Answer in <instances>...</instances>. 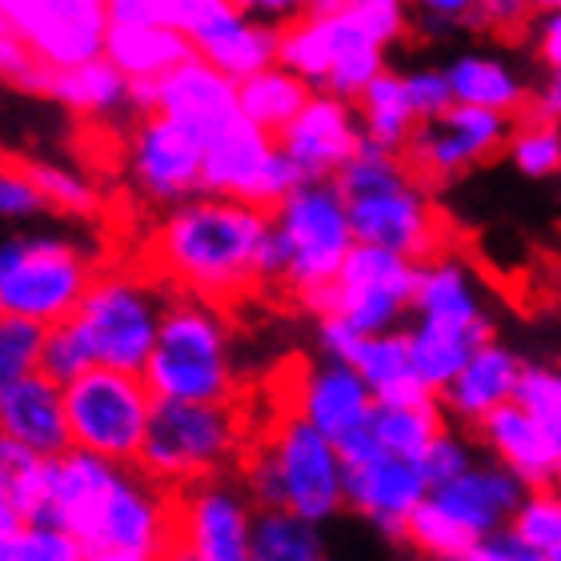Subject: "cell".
Instances as JSON below:
<instances>
[{
  "label": "cell",
  "instance_id": "44dd1931",
  "mask_svg": "<svg viewBox=\"0 0 561 561\" xmlns=\"http://www.w3.org/2000/svg\"><path fill=\"white\" fill-rule=\"evenodd\" d=\"M481 442L502 466H510L529 490L561 485V433L550 430L522 401H505L478 425Z\"/></svg>",
  "mask_w": 561,
  "mask_h": 561
},
{
  "label": "cell",
  "instance_id": "30bf717a",
  "mask_svg": "<svg viewBox=\"0 0 561 561\" xmlns=\"http://www.w3.org/2000/svg\"><path fill=\"white\" fill-rule=\"evenodd\" d=\"M152 405H157V393L145 386V377L108 369V365H93L65 386L72 445L125 461V466L140 461Z\"/></svg>",
  "mask_w": 561,
  "mask_h": 561
},
{
  "label": "cell",
  "instance_id": "836d02e7",
  "mask_svg": "<svg viewBox=\"0 0 561 561\" xmlns=\"http://www.w3.org/2000/svg\"><path fill=\"white\" fill-rule=\"evenodd\" d=\"M357 113H362L365 137L386 145L389 152H405L410 137L417 133L421 117L405 89V72H381L362 96H357Z\"/></svg>",
  "mask_w": 561,
  "mask_h": 561
},
{
  "label": "cell",
  "instance_id": "8fae6325",
  "mask_svg": "<svg viewBox=\"0 0 561 561\" xmlns=\"http://www.w3.org/2000/svg\"><path fill=\"white\" fill-rule=\"evenodd\" d=\"M510 137H514L510 113L454 101L442 117L421 121L401 157L425 185H445V181H454V176L497 157L510 145Z\"/></svg>",
  "mask_w": 561,
  "mask_h": 561
},
{
  "label": "cell",
  "instance_id": "d6986e66",
  "mask_svg": "<svg viewBox=\"0 0 561 561\" xmlns=\"http://www.w3.org/2000/svg\"><path fill=\"white\" fill-rule=\"evenodd\" d=\"M362 133L365 125L362 113H357V101L317 89L309 96V105L277 133V140L280 149L309 173V181H321V176H337L357 157Z\"/></svg>",
  "mask_w": 561,
  "mask_h": 561
},
{
  "label": "cell",
  "instance_id": "ffe728a7",
  "mask_svg": "<svg viewBox=\"0 0 561 561\" xmlns=\"http://www.w3.org/2000/svg\"><path fill=\"white\" fill-rule=\"evenodd\" d=\"M529 485L517 478L514 469L502 466L497 457L490 461H478V466H469L461 478L445 481V485H433L430 497L433 505L449 514L457 522V529L466 534L473 546H478L485 534L502 526H514L517 510L526 502Z\"/></svg>",
  "mask_w": 561,
  "mask_h": 561
},
{
  "label": "cell",
  "instance_id": "60d3db41",
  "mask_svg": "<svg viewBox=\"0 0 561 561\" xmlns=\"http://www.w3.org/2000/svg\"><path fill=\"white\" fill-rule=\"evenodd\" d=\"M0 561H84V550L69 529L24 522L16 534L0 538Z\"/></svg>",
  "mask_w": 561,
  "mask_h": 561
},
{
  "label": "cell",
  "instance_id": "1f68e13d",
  "mask_svg": "<svg viewBox=\"0 0 561 561\" xmlns=\"http://www.w3.org/2000/svg\"><path fill=\"white\" fill-rule=\"evenodd\" d=\"M369 430L377 433L386 454L421 461L425 449L433 445V437L445 430V405L437 393L421 401H377Z\"/></svg>",
  "mask_w": 561,
  "mask_h": 561
},
{
  "label": "cell",
  "instance_id": "f907efd6",
  "mask_svg": "<svg viewBox=\"0 0 561 561\" xmlns=\"http://www.w3.org/2000/svg\"><path fill=\"white\" fill-rule=\"evenodd\" d=\"M229 9H237V0H164V24L188 33V41H193L213 21H221Z\"/></svg>",
  "mask_w": 561,
  "mask_h": 561
},
{
  "label": "cell",
  "instance_id": "603a6c76",
  "mask_svg": "<svg viewBox=\"0 0 561 561\" xmlns=\"http://www.w3.org/2000/svg\"><path fill=\"white\" fill-rule=\"evenodd\" d=\"M413 321H425L433 329L466 333V337H493V321L481 301V285L466 261L454 253L421 261L417 297H413Z\"/></svg>",
  "mask_w": 561,
  "mask_h": 561
},
{
  "label": "cell",
  "instance_id": "680465c9",
  "mask_svg": "<svg viewBox=\"0 0 561 561\" xmlns=\"http://www.w3.org/2000/svg\"><path fill=\"white\" fill-rule=\"evenodd\" d=\"M534 9H538V12H550V9H561V0H534Z\"/></svg>",
  "mask_w": 561,
  "mask_h": 561
},
{
  "label": "cell",
  "instance_id": "e575fe53",
  "mask_svg": "<svg viewBox=\"0 0 561 561\" xmlns=\"http://www.w3.org/2000/svg\"><path fill=\"white\" fill-rule=\"evenodd\" d=\"M329 541L321 522L297 510H257L253 517V561H325Z\"/></svg>",
  "mask_w": 561,
  "mask_h": 561
},
{
  "label": "cell",
  "instance_id": "bcb514c9",
  "mask_svg": "<svg viewBox=\"0 0 561 561\" xmlns=\"http://www.w3.org/2000/svg\"><path fill=\"white\" fill-rule=\"evenodd\" d=\"M478 0H410L413 28L425 36H449L457 28H469Z\"/></svg>",
  "mask_w": 561,
  "mask_h": 561
},
{
  "label": "cell",
  "instance_id": "e0dca14e",
  "mask_svg": "<svg viewBox=\"0 0 561 561\" xmlns=\"http://www.w3.org/2000/svg\"><path fill=\"white\" fill-rule=\"evenodd\" d=\"M280 140L277 133L261 129L245 113H237L229 125L205 140V169H201V193L237 197L261 209H273V161Z\"/></svg>",
  "mask_w": 561,
  "mask_h": 561
},
{
  "label": "cell",
  "instance_id": "9f6ffc18",
  "mask_svg": "<svg viewBox=\"0 0 561 561\" xmlns=\"http://www.w3.org/2000/svg\"><path fill=\"white\" fill-rule=\"evenodd\" d=\"M237 4L273 24H289L297 16H309V9H313V0H237Z\"/></svg>",
  "mask_w": 561,
  "mask_h": 561
},
{
  "label": "cell",
  "instance_id": "52a82bcc",
  "mask_svg": "<svg viewBox=\"0 0 561 561\" xmlns=\"http://www.w3.org/2000/svg\"><path fill=\"white\" fill-rule=\"evenodd\" d=\"M169 305L173 297L157 280L133 277V273H105V277H93L72 313V325L84 333L96 365L145 374Z\"/></svg>",
  "mask_w": 561,
  "mask_h": 561
},
{
  "label": "cell",
  "instance_id": "4dcf8cb0",
  "mask_svg": "<svg viewBox=\"0 0 561 561\" xmlns=\"http://www.w3.org/2000/svg\"><path fill=\"white\" fill-rule=\"evenodd\" d=\"M357 374L369 381L377 401H421L430 398V389L421 386L413 374L410 337L405 329H389V333H365L362 350L353 357Z\"/></svg>",
  "mask_w": 561,
  "mask_h": 561
},
{
  "label": "cell",
  "instance_id": "277c9868",
  "mask_svg": "<svg viewBox=\"0 0 561 561\" xmlns=\"http://www.w3.org/2000/svg\"><path fill=\"white\" fill-rule=\"evenodd\" d=\"M140 377L157 398L233 401L237 369L229 350V321L217 301L201 293L173 297Z\"/></svg>",
  "mask_w": 561,
  "mask_h": 561
},
{
  "label": "cell",
  "instance_id": "8992f818",
  "mask_svg": "<svg viewBox=\"0 0 561 561\" xmlns=\"http://www.w3.org/2000/svg\"><path fill=\"white\" fill-rule=\"evenodd\" d=\"M93 257L60 233H16L0 245V313L60 325L93 285Z\"/></svg>",
  "mask_w": 561,
  "mask_h": 561
},
{
  "label": "cell",
  "instance_id": "ab89813d",
  "mask_svg": "<svg viewBox=\"0 0 561 561\" xmlns=\"http://www.w3.org/2000/svg\"><path fill=\"white\" fill-rule=\"evenodd\" d=\"M514 529L538 550L541 561H561V490H529Z\"/></svg>",
  "mask_w": 561,
  "mask_h": 561
},
{
  "label": "cell",
  "instance_id": "3957f363",
  "mask_svg": "<svg viewBox=\"0 0 561 561\" xmlns=\"http://www.w3.org/2000/svg\"><path fill=\"white\" fill-rule=\"evenodd\" d=\"M410 0L345 4L280 24V65L301 72L313 89L357 96L386 72V48L410 33Z\"/></svg>",
  "mask_w": 561,
  "mask_h": 561
},
{
  "label": "cell",
  "instance_id": "4316f807",
  "mask_svg": "<svg viewBox=\"0 0 561 561\" xmlns=\"http://www.w3.org/2000/svg\"><path fill=\"white\" fill-rule=\"evenodd\" d=\"M193 48L221 72H229L233 81H245L280 60V24L261 21L237 4L221 21H213L205 33L193 36Z\"/></svg>",
  "mask_w": 561,
  "mask_h": 561
},
{
  "label": "cell",
  "instance_id": "c3c4849f",
  "mask_svg": "<svg viewBox=\"0 0 561 561\" xmlns=\"http://www.w3.org/2000/svg\"><path fill=\"white\" fill-rule=\"evenodd\" d=\"M405 89H410V101L421 121L442 117L445 108L454 105V84H449L445 65L442 69H410L405 72Z\"/></svg>",
  "mask_w": 561,
  "mask_h": 561
},
{
  "label": "cell",
  "instance_id": "7c38bea8",
  "mask_svg": "<svg viewBox=\"0 0 561 561\" xmlns=\"http://www.w3.org/2000/svg\"><path fill=\"white\" fill-rule=\"evenodd\" d=\"M265 445L285 478V510H297L321 526L345 510V457L337 442L317 430L305 413L293 410L289 417H280Z\"/></svg>",
  "mask_w": 561,
  "mask_h": 561
},
{
  "label": "cell",
  "instance_id": "5b68a950",
  "mask_svg": "<svg viewBox=\"0 0 561 561\" xmlns=\"http://www.w3.org/2000/svg\"><path fill=\"white\" fill-rule=\"evenodd\" d=\"M241 454V417L229 401L157 398L137 466L164 485L217 478Z\"/></svg>",
  "mask_w": 561,
  "mask_h": 561
},
{
  "label": "cell",
  "instance_id": "7402d4cb",
  "mask_svg": "<svg viewBox=\"0 0 561 561\" xmlns=\"http://www.w3.org/2000/svg\"><path fill=\"white\" fill-rule=\"evenodd\" d=\"M0 437L28 445L41 457H60L72 449L65 386H57L41 369L16 381H0Z\"/></svg>",
  "mask_w": 561,
  "mask_h": 561
},
{
  "label": "cell",
  "instance_id": "6f0895ef",
  "mask_svg": "<svg viewBox=\"0 0 561 561\" xmlns=\"http://www.w3.org/2000/svg\"><path fill=\"white\" fill-rule=\"evenodd\" d=\"M529 117L561 125V69H546V81L529 93Z\"/></svg>",
  "mask_w": 561,
  "mask_h": 561
},
{
  "label": "cell",
  "instance_id": "f5cc1de1",
  "mask_svg": "<svg viewBox=\"0 0 561 561\" xmlns=\"http://www.w3.org/2000/svg\"><path fill=\"white\" fill-rule=\"evenodd\" d=\"M469 561H541V558L514 526H502V529H493V534H485V538L469 550Z\"/></svg>",
  "mask_w": 561,
  "mask_h": 561
},
{
  "label": "cell",
  "instance_id": "ee69618b",
  "mask_svg": "<svg viewBox=\"0 0 561 561\" xmlns=\"http://www.w3.org/2000/svg\"><path fill=\"white\" fill-rule=\"evenodd\" d=\"M469 466H478V454H473V445L466 437H457V433L442 430L433 437V445L425 449L421 457V473L430 478V490L433 485H445V481L461 478Z\"/></svg>",
  "mask_w": 561,
  "mask_h": 561
},
{
  "label": "cell",
  "instance_id": "11a10c76",
  "mask_svg": "<svg viewBox=\"0 0 561 561\" xmlns=\"http://www.w3.org/2000/svg\"><path fill=\"white\" fill-rule=\"evenodd\" d=\"M529 41L546 69H561V9L538 12V21L529 24Z\"/></svg>",
  "mask_w": 561,
  "mask_h": 561
},
{
  "label": "cell",
  "instance_id": "74e56055",
  "mask_svg": "<svg viewBox=\"0 0 561 561\" xmlns=\"http://www.w3.org/2000/svg\"><path fill=\"white\" fill-rule=\"evenodd\" d=\"M28 169L41 193H45L48 209L53 213H65V217H93L101 209V197H96V188L84 181L81 173H72L65 164H53V161H21Z\"/></svg>",
  "mask_w": 561,
  "mask_h": 561
},
{
  "label": "cell",
  "instance_id": "f546056e",
  "mask_svg": "<svg viewBox=\"0 0 561 561\" xmlns=\"http://www.w3.org/2000/svg\"><path fill=\"white\" fill-rule=\"evenodd\" d=\"M445 72L454 84V101H461V105L497 108V113L517 117L529 101V84L522 81V72L493 53H457L445 65Z\"/></svg>",
  "mask_w": 561,
  "mask_h": 561
},
{
  "label": "cell",
  "instance_id": "6da1fadb",
  "mask_svg": "<svg viewBox=\"0 0 561 561\" xmlns=\"http://www.w3.org/2000/svg\"><path fill=\"white\" fill-rule=\"evenodd\" d=\"M53 493L36 526H60L84 561H157L176 553V502L140 466L72 445L53 457Z\"/></svg>",
  "mask_w": 561,
  "mask_h": 561
},
{
  "label": "cell",
  "instance_id": "f35d334b",
  "mask_svg": "<svg viewBox=\"0 0 561 561\" xmlns=\"http://www.w3.org/2000/svg\"><path fill=\"white\" fill-rule=\"evenodd\" d=\"M45 337H48L45 321L0 313V381H16L24 374H36L41 369Z\"/></svg>",
  "mask_w": 561,
  "mask_h": 561
},
{
  "label": "cell",
  "instance_id": "ba28073f",
  "mask_svg": "<svg viewBox=\"0 0 561 561\" xmlns=\"http://www.w3.org/2000/svg\"><path fill=\"white\" fill-rule=\"evenodd\" d=\"M421 261L410 253L386 245L357 241L341 273L329 285L301 297L317 317L341 313L362 333H389L401 329L405 317H413V297H417Z\"/></svg>",
  "mask_w": 561,
  "mask_h": 561
},
{
  "label": "cell",
  "instance_id": "5bb4252c",
  "mask_svg": "<svg viewBox=\"0 0 561 561\" xmlns=\"http://www.w3.org/2000/svg\"><path fill=\"white\" fill-rule=\"evenodd\" d=\"M257 502L245 481L201 478L176 497V553L193 561H253Z\"/></svg>",
  "mask_w": 561,
  "mask_h": 561
},
{
  "label": "cell",
  "instance_id": "d4e9b609",
  "mask_svg": "<svg viewBox=\"0 0 561 561\" xmlns=\"http://www.w3.org/2000/svg\"><path fill=\"white\" fill-rule=\"evenodd\" d=\"M374 389L357 374V365L337 362V357H321L309 365L297 381V401H293V410L305 413L333 442L362 430L365 421L374 417Z\"/></svg>",
  "mask_w": 561,
  "mask_h": 561
},
{
  "label": "cell",
  "instance_id": "d590c367",
  "mask_svg": "<svg viewBox=\"0 0 561 561\" xmlns=\"http://www.w3.org/2000/svg\"><path fill=\"white\" fill-rule=\"evenodd\" d=\"M410 337V357H413V374L430 393L442 398L445 386L454 381L473 353L485 345L481 337H466V333H449V329H433L425 321H410L405 329ZM493 341V337H490Z\"/></svg>",
  "mask_w": 561,
  "mask_h": 561
},
{
  "label": "cell",
  "instance_id": "db71d44e",
  "mask_svg": "<svg viewBox=\"0 0 561 561\" xmlns=\"http://www.w3.org/2000/svg\"><path fill=\"white\" fill-rule=\"evenodd\" d=\"M285 280H289V245L270 221L257 245V285H285Z\"/></svg>",
  "mask_w": 561,
  "mask_h": 561
},
{
  "label": "cell",
  "instance_id": "f6af8a7d",
  "mask_svg": "<svg viewBox=\"0 0 561 561\" xmlns=\"http://www.w3.org/2000/svg\"><path fill=\"white\" fill-rule=\"evenodd\" d=\"M529 413H538L550 430L561 433V369H546V365H526L517 398Z\"/></svg>",
  "mask_w": 561,
  "mask_h": 561
},
{
  "label": "cell",
  "instance_id": "ac0fdd59",
  "mask_svg": "<svg viewBox=\"0 0 561 561\" xmlns=\"http://www.w3.org/2000/svg\"><path fill=\"white\" fill-rule=\"evenodd\" d=\"M430 478L421 473V461L398 454H381L374 461L345 466V510L389 541H405L413 510L425 502Z\"/></svg>",
  "mask_w": 561,
  "mask_h": 561
},
{
  "label": "cell",
  "instance_id": "8d00e7d4",
  "mask_svg": "<svg viewBox=\"0 0 561 561\" xmlns=\"http://www.w3.org/2000/svg\"><path fill=\"white\" fill-rule=\"evenodd\" d=\"M505 157L529 181H546L561 173V125L558 121L529 117L514 125V137L505 145Z\"/></svg>",
  "mask_w": 561,
  "mask_h": 561
},
{
  "label": "cell",
  "instance_id": "7dc6e473",
  "mask_svg": "<svg viewBox=\"0 0 561 561\" xmlns=\"http://www.w3.org/2000/svg\"><path fill=\"white\" fill-rule=\"evenodd\" d=\"M241 481H245L249 497L257 502V510H280L285 505V478H280V466L270 445H261L257 454L249 457Z\"/></svg>",
  "mask_w": 561,
  "mask_h": 561
},
{
  "label": "cell",
  "instance_id": "d6a6232c",
  "mask_svg": "<svg viewBox=\"0 0 561 561\" xmlns=\"http://www.w3.org/2000/svg\"><path fill=\"white\" fill-rule=\"evenodd\" d=\"M313 93H317L313 84L305 81L301 72L285 69L280 60L237 84L241 113H245L253 125H261V129H270V133L285 129V125H289V121L309 105V96Z\"/></svg>",
  "mask_w": 561,
  "mask_h": 561
},
{
  "label": "cell",
  "instance_id": "7bdbcfd3",
  "mask_svg": "<svg viewBox=\"0 0 561 561\" xmlns=\"http://www.w3.org/2000/svg\"><path fill=\"white\" fill-rule=\"evenodd\" d=\"M48 213V201L41 193L28 169L24 164H12L0 173V217L12 225H24V221H36V217H45Z\"/></svg>",
  "mask_w": 561,
  "mask_h": 561
},
{
  "label": "cell",
  "instance_id": "681fc988",
  "mask_svg": "<svg viewBox=\"0 0 561 561\" xmlns=\"http://www.w3.org/2000/svg\"><path fill=\"white\" fill-rule=\"evenodd\" d=\"M534 12H538L534 9V0H478L469 28H473V33L514 36L534 24Z\"/></svg>",
  "mask_w": 561,
  "mask_h": 561
},
{
  "label": "cell",
  "instance_id": "484cf974",
  "mask_svg": "<svg viewBox=\"0 0 561 561\" xmlns=\"http://www.w3.org/2000/svg\"><path fill=\"white\" fill-rule=\"evenodd\" d=\"M522 374H526V362L510 345H502L497 337L485 341L466 362V369L445 386L442 393L445 413L454 421H461V425H481L497 405L517 398Z\"/></svg>",
  "mask_w": 561,
  "mask_h": 561
},
{
  "label": "cell",
  "instance_id": "91938a15",
  "mask_svg": "<svg viewBox=\"0 0 561 561\" xmlns=\"http://www.w3.org/2000/svg\"><path fill=\"white\" fill-rule=\"evenodd\" d=\"M350 4H386V0H350Z\"/></svg>",
  "mask_w": 561,
  "mask_h": 561
},
{
  "label": "cell",
  "instance_id": "83f0119b",
  "mask_svg": "<svg viewBox=\"0 0 561 561\" xmlns=\"http://www.w3.org/2000/svg\"><path fill=\"white\" fill-rule=\"evenodd\" d=\"M45 101L89 121H117L121 113L137 108L133 105V77L121 72L108 57L81 60V65H69V69H53Z\"/></svg>",
  "mask_w": 561,
  "mask_h": 561
},
{
  "label": "cell",
  "instance_id": "f1b7e54d",
  "mask_svg": "<svg viewBox=\"0 0 561 561\" xmlns=\"http://www.w3.org/2000/svg\"><path fill=\"white\" fill-rule=\"evenodd\" d=\"M197 48L188 41V33L173 28V24H129L113 21L105 41V57L117 65L121 72H129L133 81H157L169 69H176L185 57H193Z\"/></svg>",
  "mask_w": 561,
  "mask_h": 561
},
{
  "label": "cell",
  "instance_id": "816d5d0a",
  "mask_svg": "<svg viewBox=\"0 0 561 561\" xmlns=\"http://www.w3.org/2000/svg\"><path fill=\"white\" fill-rule=\"evenodd\" d=\"M365 333L353 321H345L341 313H325L317 317V350H321V357H337V362H350L357 357V350H362Z\"/></svg>",
  "mask_w": 561,
  "mask_h": 561
},
{
  "label": "cell",
  "instance_id": "2e32d148",
  "mask_svg": "<svg viewBox=\"0 0 561 561\" xmlns=\"http://www.w3.org/2000/svg\"><path fill=\"white\" fill-rule=\"evenodd\" d=\"M350 201V221L357 241L386 245L398 253H410L417 261L437 257L445 249V225L430 201V188L421 176H401L393 185L357 193Z\"/></svg>",
  "mask_w": 561,
  "mask_h": 561
},
{
  "label": "cell",
  "instance_id": "7a4b0ae2",
  "mask_svg": "<svg viewBox=\"0 0 561 561\" xmlns=\"http://www.w3.org/2000/svg\"><path fill=\"white\" fill-rule=\"evenodd\" d=\"M273 213L217 193L169 205L149 237V261L185 293L229 301L257 285V245Z\"/></svg>",
  "mask_w": 561,
  "mask_h": 561
},
{
  "label": "cell",
  "instance_id": "cb8c5ba5",
  "mask_svg": "<svg viewBox=\"0 0 561 561\" xmlns=\"http://www.w3.org/2000/svg\"><path fill=\"white\" fill-rule=\"evenodd\" d=\"M229 72H221L213 60H205L201 53L185 57L176 69H169L164 77H157V101L152 108L164 117H176L193 125L197 133L213 137V133L229 125L241 113V96Z\"/></svg>",
  "mask_w": 561,
  "mask_h": 561
},
{
  "label": "cell",
  "instance_id": "b9f144b4",
  "mask_svg": "<svg viewBox=\"0 0 561 561\" xmlns=\"http://www.w3.org/2000/svg\"><path fill=\"white\" fill-rule=\"evenodd\" d=\"M96 357L89 350V341L84 333L69 321H60V325H48V337H45V350H41V374L53 377L57 386H69L84 369H93Z\"/></svg>",
  "mask_w": 561,
  "mask_h": 561
},
{
  "label": "cell",
  "instance_id": "9c48e42d",
  "mask_svg": "<svg viewBox=\"0 0 561 561\" xmlns=\"http://www.w3.org/2000/svg\"><path fill=\"white\" fill-rule=\"evenodd\" d=\"M273 229L289 245V280L285 289L309 297L337 277L350 249L357 245L350 221V201L333 176L305 181L289 197L273 205Z\"/></svg>",
  "mask_w": 561,
  "mask_h": 561
},
{
  "label": "cell",
  "instance_id": "4fadbf2b",
  "mask_svg": "<svg viewBox=\"0 0 561 561\" xmlns=\"http://www.w3.org/2000/svg\"><path fill=\"white\" fill-rule=\"evenodd\" d=\"M108 28V0H0V33L24 41L57 69L105 57Z\"/></svg>",
  "mask_w": 561,
  "mask_h": 561
},
{
  "label": "cell",
  "instance_id": "9a60e30c",
  "mask_svg": "<svg viewBox=\"0 0 561 561\" xmlns=\"http://www.w3.org/2000/svg\"><path fill=\"white\" fill-rule=\"evenodd\" d=\"M205 133L164 113H140L129 137V176L137 193L152 205H176V201L201 193V169H205Z\"/></svg>",
  "mask_w": 561,
  "mask_h": 561
}]
</instances>
